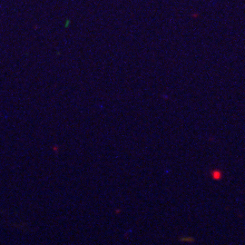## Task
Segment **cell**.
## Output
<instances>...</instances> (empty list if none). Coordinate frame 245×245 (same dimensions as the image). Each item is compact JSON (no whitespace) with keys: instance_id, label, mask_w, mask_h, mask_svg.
I'll return each instance as SVG.
<instances>
[{"instance_id":"cell-1","label":"cell","mask_w":245,"mask_h":245,"mask_svg":"<svg viewBox=\"0 0 245 245\" xmlns=\"http://www.w3.org/2000/svg\"><path fill=\"white\" fill-rule=\"evenodd\" d=\"M212 178L214 179V180H221L222 179V173L218 170H215L213 172H212Z\"/></svg>"}]
</instances>
